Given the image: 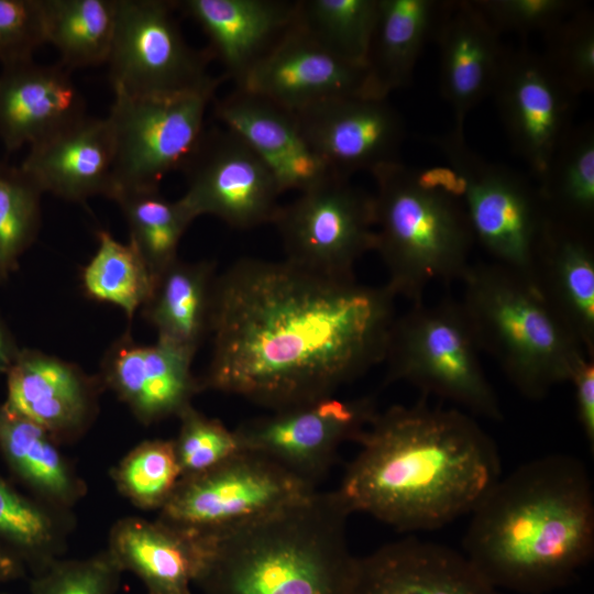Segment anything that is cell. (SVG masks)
Listing matches in <instances>:
<instances>
[{"instance_id":"37","label":"cell","mask_w":594,"mask_h":594,"mask_svg":"<svg viewBox=\"0 0 594 594\" xmlns=\"http://www.w3.org/2000/svg\"><path fill=\"white\" fill-rule=\"evenodd\" d=\"M44 193L21 167L0 160V275L7 279L34 243Z\"/></svg>"},{"instance_id":"20","label":"cell","mask_w":594,"mask_h":594,"mask_svg":"<svg viewBox=\"0 0 594 594\" xmlns=\"http://www.w3.org/2000/svg\"><path fill=\"white\" fill-rule=\"evenodd\" d=\"M345 594H504L454 549L417 538L356 557Z\"/></svg>"},{"instance_id":"11","label":"cell","mask_w":594,"mask_h":594,"mask_svg":"<svg viewBox=\"0 0 594 594\" xmlns=\"http://www.w3.org/2000/svg\"><path fill=\"white\" fill-rule=\"evenodd\" d=\"M215 92L136 97L113 91L107 117L114 142L113 197L121 190L158 189L168 173L184 168L202 138Z\"/></svg>"},{"instance_id":"18","label":"cell","mask_w":594,"mask_h":594,"mask_svg":"<svg viewBox=\"0 0 594 594\" xmlns=\"http://www.w3.org/2000/svg\"><path fill=\"white\" fill-rule=\"evenodd\" d=\"M9 408L44 428L61 446L80 439L99 414L98 375L40 350L21 349L6 374Z\"/></svg>"},{"instance_id":"6","label":"cell","mask_w":594,"mask_h":594,"mask_svg":"<svg viewBox=\"0 0 594 594\" xmlns=\"http://www.w3.org/2000/svg\"><path fill=\"white\" fill-rule=\"evenodd\" d=\"M375 248L396 295L422 300L432 280H462L474 242L462 201L420 183L400 161L371 172Z\"/></svg>"},{"instance_id":"39","label":"cell","mask_w":594,"mask_h":594,"mask_svg":"<svg viewBox=\"0 0 594 594\" xmlns=\"http://www.w3.org/2000/svg\"><path fill=\"white\" fill-rule=\"evenodd\" d=\"M541 54L574 95L594 90V15L585 4L543 34Z\"/></svg>"},{"instance_id":"41","label":"cell","mask_w":594,"mask_h":594,"mask_svg":"<svg viewBox=\"0 0 594 594\" xmlns=\"http://www.w3.org/2000/svg\"><path fill=\"white\" fill-rule=\"evenodd\" d=\"M174 442L180 479L206 472L241 451L234 430L193 405L178 417Z\"/></svg>"},{"instance_id":"14","label":"cell","mask_w":594,"mask_h":594,"mask_svg":"<svg viewBox=\"0 0 594 594\" xmlns=\"http://www.w3.org/2000/svg\"><path fill=\"white\" fill-rule=\"evenodd\" d=\"M183 200L197 217L210 215L235 229L273 223L282 194L265 163L237 133L205 130L182 169Z\"/></svg>"},{"instance_id":"25","label":"cell","mask_w":594,"mask_h":594,"mask_svg":"<svg viewBox=\"0 0 594 594\" xmlns=\"http://www.w3.org/2000/svg\"><path fill=\"white\" fill-rule=\"evenodd\" d=\"M175 9L208 36L209 53L238 85L295 22L296 1L177 0Z\"/></svg>"},{"instance_id":"2","label":"cell","mask_w":594,"mask_h":594,"mask_svg":"<svg viewBox=\"0 0 594 594\" xmlns=\"http://www.w3.org/2000/svg\"><path fill=\"white\" fill-rule=\"evenodd\" d=\"M337 488L350 512L400 532L433 530L473 512L501 479L493 439L468 414L426 398L377 411Z\"/></svg>"},{"instance_id":"1","label":"cell","mask_w":594,"mask_h":594,"mask_svg":"<svg viewBox=\"0 0 594 594\" xmlns=\"http://www.w3.org/2000/svg\"><path fill=\"white\" fill-rule=\"evenodd\" d=\"M396 296L286 258L237 260L213 284L201 391L271 411L333 396L384 362Z\"/></svg>"},{"instance_id":"32","label":"cell","mask_w":594,"mask_h":594,"mask_svg":"<svg viewBox=\"0 0 594 594\" xmlns=\"http://www.w3.org/2000/svg\"><path fill=\"white\" fill-rule=\"evenodd\" d=\"M547 215L554 221L591 230L594 219V129L571 127L539 182Z\"/></svg>"},{"instance_id":"35","label":"cell","mask_w":594,"mask_h":594,"mask_svg":"<svg viewBox=\"0 0 594 594\" xmlns=\"http://www.w3.org/2000/svg\"><path fill=\"white\" fill-rule=\"evenodd\" d=\"M97 250L81 272L84 293L120 308L132 319L150 297L153 275L130 242H119L105 230L97 232Z\"/></svg>"},{"instance_id":"8","label":"cell","mask_w":594,"mask_h":594,"mask_svg":"<svg viewBox=\"0 0 594 594\" xmlns=\"http://www.w3.org/2000/svg\"><path fill=\"white\" fill-rule=\"evenodd\" d=\"M316 491L271 459L241 450L206 472L182 477L156 518L216 539L301 502Z\"/></svg>"},{"instance_id":"27","label":"cell","mask_w":594,"mask_h":594,"mask_svg":"<svg viewBox=\"0 0 594 594\" xmlns=\"http://www.w3.org/2000/svg\"><path fill=\"white\" fill-rule=\"evenodd\" d=\"M532 280L590 359H594V250L591 232L548 218Z\"/></svg>"},{"instance_id":"30","label":"cell","mask_w":594,"mask_h":594,"mask_svg":"<svg viewBox=\"0 0 594 594\" xmlns=\"http://www.w3.org/2000/svg\"><path fill=\"white\" fill-rule=\"evenodd\" d=\"M216 263L176 258L153 282L143 317L157 340L196 353L208 336Z\"/></svg>"},{"instance_id":"33","label":"cell","mask_w":594,"mask_h":594,"mask_svg":"<svg viewBox=\"0 0 594 594\" xmlns=\"http://www.w3.org/2000/svg\"><path fill=\"white\" fill-rule=\"evenodd\" d=\"M46 44L69 72L107 64L116 28L117 0H42Z\"/></svg>"},{"instance_id":"5","label":"cell","mask_w":594,"mask_h":594,"mask_svg":"<svg viewBox=\"0 0 594 594\" xmlns=\"http://www.w3.org/2000/svg\"><path fill=\"white\" fill-rule=\"evenodd\" d=\"M461 304L480 350L491 354L526 398L539 400L570 382L590 359L528 275L471 264Z\"/></svg>"},{"instance_id":"46","label":"cell","mask_w":594,"mask_h":594,"mask_svg":"<svg viewBox=\"0 0 594 594\" xmlns=\"http://www.w3.org/2000/svg\"><path fill=\"white\" fill-rule=\"evenodd\" d=\"M26 568L20 559L0 546V584L25 575Z\"/></svg>"},{"instance_id":"9","label":"cell","mask_w":594,"mask_h":594,"mask_svg":"<svg viewBox=\"0 0 594 594\" xmlns=\"http://www.w3.org/2000/svg\"><path fill=\"white\" fill-rule=\"evenodd\" d=\"M433 142L461 176V201L474 241L495 263L531 277L549 218L538 188L512 168L476 154L464 133L452 130Z\"/></svg>"},{"instance_id":"13","label":"cell","mask_w":594,"mask_h":594,"mask_svg":"<svg viewBox=\"0 0 594 594\" xmlns=\"http://www.w3.org/2000/svg\"><path fill=\"white\" fill-rule=\"evenodd\" d=\"M377 411L374 396L333 395L245 420L234 432L241 450L262 454L317 487L339 448L356 441Z\"/></svg>"},{"instance_id":"31","label":"cell","mask_w":594,"mask_h":594,"mask_svg":"<svg viewBox=\"0 0 594 594\" xmlns=\"http://www.w3.org/2000/svg\"><path fill=\"white\" fill-rule=\"evenodd\" d=\"M74 527L72 512L38 502L0 473V546L31 574L64 557Z\"/></svg>"},{"instance_id":"7","label":"cell","mask_w":594,"mask_h":594,"mask_svg":"<svg viewBox=\"0 0 594 594\" xmlns=\"http://www.w3.org/2000/svg\"><path fill=\"white\" fill-rule=\"evenodd\" d=\"M480 348L461 301L422 300L391 330L385 382H407L424 395L454 403L474 415L499 421L503 410L479 359Z\"/></svg>"},{"instance_id":"24","label":"cell","mask_w":594,"mask_h":594,"mask_svg":"<svg viewBox=\"0 0 594 594\" xmlns=\"http://www.w3.org/2000/svg\"><path fill=\"white\" fill-rule=\"evenodd\" d=\"M440 51L441 94L463 132L469 112L491 95L506 47L472 0L448 1L435 35Z\"/></svg>"},{"instance_id":"17","label":"cell","mask_w":594,"mask_h":594,"mask_svg":"<svg viewBox=\"0 0 594 594\" xmlns=\"http://www.w3.org/2000/svg\"><path fill=\"white\" fill-rule=\"evenodd\" d=\"M320 160L334 175L350 178L358 170L399 161L405 124L387 98L343 97L294 112Z\"/></svg>"},{"instance_id":"34","label":"cell","mask_w":594,"mask_h":594,"mask_svg":"<svg viewBox=\"0 0 594 594\" xmlns=\"http://www.w3.org/2000/svg\"><path fill=\"white\" fill-rule=\"evenodd\" d=\"M130 232V243L141 254L153 278L172 264L185 231L196 219L180 197L169 200L158 189L121 190L113 199Z\"/></svg>"},{"instance_id":"47","label":"cell","mask_w":594,"mask_h":594,"mask_svg":"<svg viewBox=\"0 0 594 594\" xmlns=\"http://www.w3.org/2000/svg\"><path fill=\"white\" fill-rule=\"evenodd\" d=\"M6 279L0 275V285L4 282Z\"/></svg>"},{"instance_id":"38","label":"cell","mask_w":594,"mask_h":594,"mask_svg":"<svg viewBox=\"0 0 594 594\" xmlns=\"http://www.w3.org/2000/svg\"><path fill=\"white\" fill-rule=\"evenodd\" d=\"M110 475L118 492L133 506L158 512L180 480L173 439L140 442L118 462Z\"/></svg>"},{"instance_id":"23","label":"cell","mask_w":594,"mask_h":594,"mask_svg":"<svg viewBox=\"0 0 594 594\" xmlns=\"http://www.w3.org/2000/svg\"><path fill=\"white\" fill-rule=\"evenodd\" d=\"M59 63L28 59L0 70V140L8 152L33 145L86 116L84 98Z\"/></svg>"},{"instance_id":"19","label":"cell","mask_w":594,"mask_h":594,"mask_svg":"<svg viewBox=\"0 0 594 594\" xmlns=\"http://www.w3.org/2000/svg\"><path fill=\"white\" fill-rule=\"evenodd\" d=\"M195 352L158 341L136 343L130 332L106 351L97 374L142 425L178 417L201 391L193 373Z\"/></svg>"},{"instance_id":"43","label":"cell","mask_w":594,"mask_h":594,"mask_svg":"<svg viewBox=\"0 0 594 594\" xmlns=\"http://www.w3.org/2000/svg\"><path fill=\"white\" fill-rule=\"evenodd\" d=\"M44 44L42 0H0L1 66L33 59Z\"/></svg>"},{"instance_id":"28","label":"cell","mask_w":594,"mask_h":594,"mask_svg":"<svg viewBox=\"0 0 594 594\" xmlns=\"http://www.w3.org/2000/svg\"><path fill=\"white\" fill-rule=\"evenodd\" d=\"M0 457L30 496L72 512L87 494L85 481L41 426L0 404Z\"/></svg>"},{"instance_id":"45","label":"cell","mask_w":594,"mask_h":594,"mask_svg":"<svg viewBox=\"0 0 594 594\" xmlns=\"http://www.w3.org/2000/svg\"><path fill=\"white\" fill-rule=\"evenodd\" d=\"M21 348H19L11 330L0 315V375H6L15 362Z\"/></svg>"},{"instance_id":"40","label":"cell","mask_w":594,"mask_h":594,"mask_svg":"<svg viewBox=\"0 0 594 594\" xmlns=\"http://www.w3.org/2000/svg\"><path fill=\"white\" fill-rule=\"evenodd\" d=\"M123 571L105 548L85 558H58L31 574L29 594H119Z\"/></svg>"},{"instance_id":"36","label":"cell","mask_w":594,"mask_h":594,"mask_svg":"<svg viewBox=\"0 0 594 594\" xmlns=\"http://www.w3.org/2000/svg\"><path fill=\"white\" fill-rule=\"evenodd\" d=\"M377 15L378 0H299L295 22L330 53L366 65Z\"/></svg>"},{"instance_id":"26","label":"cell","mask_w":594,"mask_h":594,"mask_svg":"<svg viewBox=\"0 0 594 594\" xmlns=\"http://www.w3.org/2000/svg\"><path fill=\"white\" fill-rule=\"evenodd\" d=\"M208 542L158 518L125 516L110 527L106 549L123 573L141 581L147 594H193Z\"/></svg>"},{"instance_id":"10","label":"cell","mask_w":594,"mask_h":594,"mask_svg":"<svg viewBox=\"0 0 594 594\" xmlns=\"http://www.w3.org/2000/svg\"><path fill=\"white\" fill-rule=\"evenodd\" d=\"M173 1L117 0L116 28L107 62L113 91L170 96L217 90L226 78L208 72L209 51L193 48L174 15Z\"/></svg>"},{"instance_id":"12","label":"cell","mask_w":594,"mask_h":594,"mask_svg":"<svg viewBox=\"0 0 594 594\" xmlns=\"http://www.w3.org/2000/svg\"><path fill=\"white\" fill-rule=\"evenodd\" d=\"M273 223L287 261L330 276H353L355 262L375 248L374 197L339 175L279 206Z\"/></svg>"},{"instance_id":"15","label":"cell","mask_w":594,"mask_h":594,"mask_svg":"<svg viewBox=\"0 0 594 594\" xmlns=\"http://www.w3.org/2000/svg\"><path fill=\"white\" fill-rule=\"evenodd\" d=\"M491 95L513 147L539 183L571 128L576 96L526 45L506 48Z\"/></svg>"},{"instance_id":"21","label":"cell","mask_w":594,"mask_h":594,"mask_svg":"<svg viewBox=\"0 0 594 594\" xmlns=\"http://www.w3.org/2000/svg\"><path fill=\"white\" fill-rule=\"evenodd\" d=\"M213 113L260 156L282 194L305 191L334 175L307 142L293 111L237 88L216 101Z\"/></svg>"},{"instance_id":"29","label":"cell","mask_w":594,"mask_h":594,"mask_svg":"<svg viewBox=\"0 0 594 594\" xmlns=\"http://www.w3.org/2000/svg\"><path fill=\"white\" fill-rule=\"evenodd\" d=\"M448 1L378 0V15L366 66L378 92L387 98L411 80L420 53L435 38Z\"/></svg>"},{"instance_id":"42","label":"cell","mask_w":594,"mask_h":594,"mask_svg":"<svg viewBox=\"0 0 594 594\" xmlns=\"http://www.w3.org/2000/svg\"><path fill=\"white\" fill-rule=\"evenodd\" d=\"M492 26L501 34H544L584 7L578 0H472Z\"/></svg>"},{"instance_id":"3","label":"cell","mask_w":594,"mask_h":594,"mask_svg":"<svg viewBox=\"0 0 594 594\" xmlns=\"http://www.w3.org/2000/svg\"><path fill=\"white\" fill-rule=\"evenodd\" d=\"M464 556L493 585L546 594L594 553V487L585 463L549 454L501 477L471 513Z\"/></svg>"},{"instance_id":"48","label":"cell","mask_w":594,"mask_h":594,"mask_svg":"<svg viewBox=\"0 0 594 594\" xmlns=\"http://www.w3.org/2000/svg\"><path fill=\"white\" fill-rule=\"evenodd\" d=\"M0 594H7V593H0Z\"/></svg>"},{"instance_id":"16","label":"cell","mask_w":594,"mask_h":594,"mask_svg":"<svg viewBox=\"0 0 594 594\" xmlns=\"http://www.w3.org/2000/svg\"><path fill=\"white\" fill-rule=\"evenodd\" d=\"M237 88L262 96L293 112L336 98H385L378 92L366 65L330 53L296 22Z\"/></svg>"},{"instance_id":"44","label":"cell","mask_w":594,"mask_h":594,"mask_svg":"<svg viewBox=\"0 0 594 594\" xmlns=\"http://www.w3.org/2000/svg\"><path fill=\"white\" fill-rule=\"evenodd\" d=\"M576 418L586 442L594 449V359H585L573 373Z\"/></svg>"},{"instance_id":"4","label":"cell","mask_w":594,"mask_h":594,"mask_svg":"<svg viewBox=\"0 0 594 594\" xmlns=\"http://www.w3.org/2000/svg\"><path fill=\"white\" fill-rule=\"evenodd\" d=\"M352 513L337 490L209 539L195 583L202 594H345L355 558Z\"/></svg>"},{"instance_id":"22","label":"cell","mask_w":594,"mask_h":594,"mask_svg":"<svg viewBox=\"0 0 594 594\" xmlns=\"http://www.w3.org/2000/svg\"><path fill=\"white\" fill-rule=\"evenodd\" d=\"M38 185L66 201L95 196L112 199L114 142L106 118L84 116L30 146L20 165Z\"/></svg>"}]
</instances>
